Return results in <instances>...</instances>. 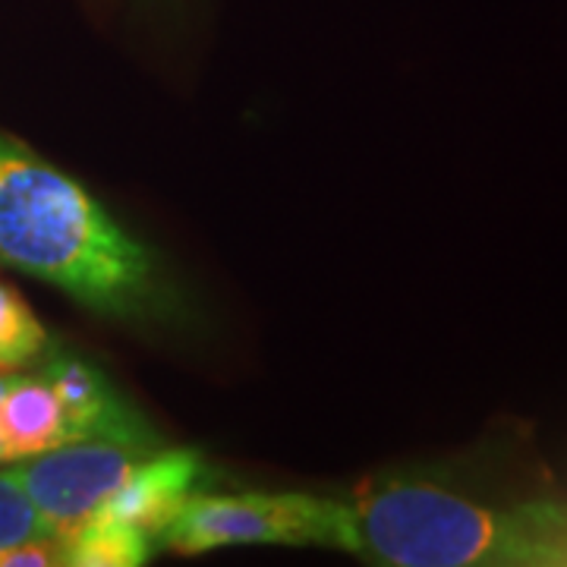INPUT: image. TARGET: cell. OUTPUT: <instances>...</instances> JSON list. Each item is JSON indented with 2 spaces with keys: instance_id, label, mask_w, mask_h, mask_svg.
<instances>
[{
  "instance_id": "9c48e42d",
  "label": "cell",
  "mask_w": 567,
  "mask_h": 567,
  "mask_svg": "<svg viewBox=\"0 0 567 567\" xmlns=\"http://www.w3.org/2000/svg\"><path fill=\"white\" fill-rule=\"evenodd\" d=\"M41 536L51 533L32 505L29 492L22 488L17 470H3L0 473V555Z\"/></svg>"
},
{
  "instance_id": "52a82bcc",
  "label": "cell",
  "mask_w": 567,
  "mask_h": 567,
  "mask_svg": "<svg viewBox=\"0 0 567 567\" xmlns=\"http://www.w3.org/2000/svg\"><path fill=\"white\" fill-rule=\"evenodd\" d=\"M155 539L140 527L95 511L80 529L63 539V565L70 567H133L145 565Z\"/></svg>"
},
{
  "instance_id": "6da1fadb",
  "label": "cell",
  "mask_w": 567,
  "mask_h": 567,
  "mask_svg": "<svg viewBox=\"0 0 567 567\" xmlns=\"http://www.w3.org/2000/svg\"><path fill=\"white\" fill-rule=\"evenodd\" d=\"M0 265L32 275L111 319L164 309L152 252L54 164L0 136Z\"/></svg>"
},
{
  "instance_id": "5b68a950",
  "label": "cell",
  "mask_w": 567,
  "mask_h": 567,
  "mask_svg": "<svg viewBox=\"0 0 567 567\" xmlns=\"http://www.w3.org/2000/svg\"><path fill=\"white\" fill-rule=\"evenodd\" d=\"M208 483V464L199 451H148L121 488L99 511L126 520L158 539L174 514Z\"/></svg>"
},
{
  "instance_id": "ba28073f",
  "label": "cell",
  "mask_w": 567,
  "mask_h": 567,
  "mask_svg": "<svg viewBox=\"0 0 567 567\" xmlns=\"http://www.w3.org/2000/svg\"><path fill=\"white\" fill-rule=\"evenodd\" d=\"M48 331L32 316V309L22 303V297L0 284V372L17 369L44 353Z\"/></svg>"
},
{
  "instance_id": "277c9868",
  "label": "cell",
  "mask_w": 567,
  "mask_h": 567,
  "mask_svg": "<svg viewBox=\"0 0 567 567\" xmlns=\"http://www.w3.org/2000/svg\"><path fill=\"white\" fill-rule=\"evenodd\" d=\"M148 451L155 447L126 445L114 439H82L25 457L13 470L48 533L63 543L121 488Z\"/></svg>"
},
{
  "instance_id": "3957f363",
  "label": "cell",
  "mask_w": 567,
  "mask_h": 567,
  "mask_svg": "<svg viewBox=\"0 0 567 567\" xmlns=\"http://www.w3.org/2000/svg\"><path fill=\"white\" fill-rule=\"evenodd\" d=\"M158 548L203 555L230 546H341V502L300 492H196L158 533Z\"/></svg>"
},
{
  "instance_id": "7a4b0ae2",
  "label": "cell",
  "mask_w": 567,
  "mask_h": 567,
  "mask_svg": "<svg viewBox=\"0 0 567 567\" xmlns=\"http://www.w3.org/2000/svg\"><path fill=\"white\" fill-rule=\"evenodd\" d=\"M341 551L391 567H565V502L483 505L423 480L341 502Z\"/></svg>"
},
{
  "instance_id": "30bf717a",
  "label": "cell",
  "mask_w": 567,
  "mask_h": 567,
  "mask_svg": "<svg viewBox=\"0 0 567 567\" xmlns=\"http://www.w3.org/2000/svg\"><path fill=\"white\" fill-rule=\"evenodd\" d=\"M3 382H7V375L0 372V391H3ZM0 464H3V461H0Z\"/></svg>"
},
{
  "instance_id": "8992f818",
  "label": "cell",
  "mask_w": 567,
  "mask_h": 567,
  "mask_svg": "<svg viewBox=\"0 0 567 567\" xmlns=\"http://www.w3.org/2000/svg\"><path fill=\"white\" fill-rule=\"evenodd\" d=\"M82 442L58 388L44 372L7 375L0 391V461H25Z\"/></svg>"
}]
</instances>
